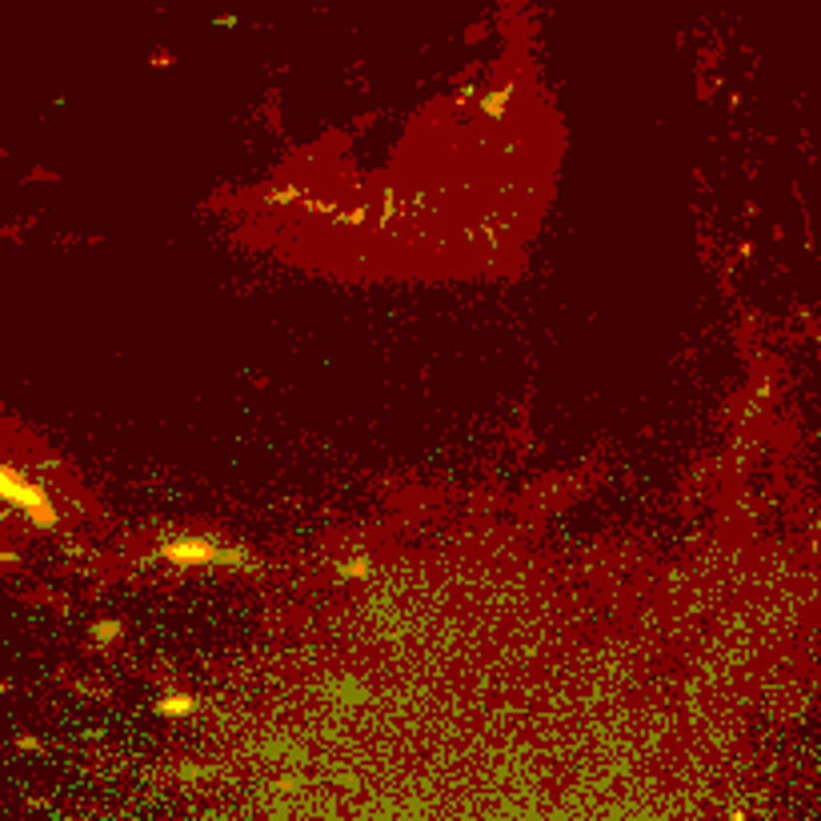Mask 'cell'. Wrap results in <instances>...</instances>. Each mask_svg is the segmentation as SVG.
<instances>
[{"mask_svg": "<svg viewBox=\"0 0 821 821\" xmlns=\"http://www.w3.org/2000/svg\"><path fill=\"white\" fill-rule=\"evenodd\" d=\"M0 505H8L13 513H20L36 529H56L61 525V513L52 505L49 489L33 481L29 473H20L17 465H8V461H0Z\"/></svg>", "mask_w": 821, "mask_h": 821, "instance_id": "6da1fadb", "label": "cell"}, {"mask_svg": "<svg viewBox=\"0 0 821 821\" xmlns=\"http://www.w3.org/2000/svg\"><path fill=\"white\" fill-rule=\"evenodd\" d=\"M157 553L180 569H189V565H249L241 549L225 545L217 537H169V541H161Z\"/></svg>", "mask_w": 821, "mask_h": 821, "instance_id": "7a4b0ae2", "label": "cell"}, {"mask_svg": "<svg viewBox=\"0 0 821 821\" xmlns=\"http://www.w3.org/2000/svg\"><path fill=\"white\" fill-rule=\"evenodd\" d=\"M157 709H161L164 717H180V713H193V697H164Z\"/></svg>", "mask_w": 821, "mask_h": 821, "instance_id": "3957f363", "label": "cell"}, {"mask_svg": "<svg viewBox=\"0 0 821 821\" xmlns=\"http://www.w3.org/2000/svg\"><path fill=\"white\" fill-rule=\"evenodd\" d=\"M505 97H509V93H505V88H497V93H493V97L485 100V113H493V116H497L501 109H505Z\"/></svg>", "mask_w": 821, "mask_h": 821, "instance_id": "277c9868", "label": "cell"}, {"mask_svg": "<svg viewBox=\"0 0 821 821\" xmlns=\"http://www.w3.org/2000/svg\"><path fill=\"white\" fill-rule=\"evenodd\" d=\"M93 633H97V637H116V633H120V625H116V621H109V625H97Z\"/></svg>", "mask_w": 821, "mask_h": 821, "instance_id": "5b68a950", "label": "cell"}, {"mask_svg": "<svg viewBox=\"0 0 821 821\" xmlns=\"http://www.w3.org/2000/svg\"><path fill=\"white\" fill-rule=\"evenodd\" d=\"M365 569H369L365 561H353V565L345 561V565H341V573H365Z\"/></svg>", "mask_w": 821, "mask_h": 821, "instance_id": "8992f818", "label": "cell"}, {"mask_svg": "<svg viewBox=\"0 0 821 821\" xmlns=\"http://www.w3.org/2000/svg\"><path fill=\"white\" fill-rule=\"evenodd\" d=\"M0 561H8V553H4V549H0Z\"/></svg>", "mask_w": 821, "mask_h": 821, "instance_id": "52a82bcc", "label": "cell"}]
</instances>
